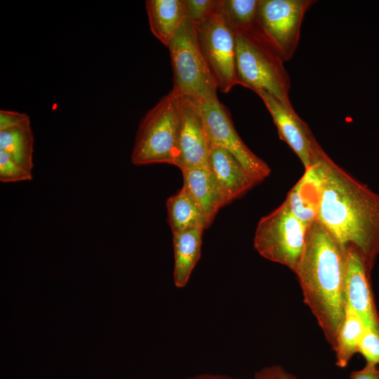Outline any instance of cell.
<instances>
[{
    "label": "cell",
    "instance_id": "21",
    "mask_svg": "<svg viewBox=\"0 0 379 379\" xmlns=\"http://www.w3.org/2000/svg\"><path fill=\"white\" fill-rule=\"evenodd\" d=\"M366 328L361 318L346 306L345 318L333 350L338 366H347L352 357L357 353L359 342Z\"/></svg>",
    "mask_w": 379,
    "mask_h": 379
},
{
    "label": "cell",
    "instance_id": "6",
    "mask_svg": "<svg viewBox=\"0 0 379 379\" xmlns=\"http://www.w3.org/2000/svg\"><path fill=\"white\" fill-rule=\"evenodd\" d=\"M307 227L284 201L259 220L254 248L263 258L281 264L294 272L304 249Z\"/></svg>",
    "mask_w": 379,
    "mask_h": 379
},
{
    "label": "cell",
    "instance_id": "9",
    "mask_svg": "<svg viewBox=\"0 0 379 379\" xmlns=\"http://www.w3.org/2000/svg\"><path fill=\"white\" fill-rule=\"evenodd\" d=\"M197 107L204 118L211 145L229 152L258 182L270 175V168L242 141L228 109L220 102L218 96L208 98Z\"/></svg>",
    "mask_w": 379,
    "mask_h": 379
},
{
    "label": "cell",
    "instance_id": "26",
    "mask_svg": "<svg viewBox=\"0 0 379 379\" xmlns=\"http://www.w3.org/2000/svg\"><path fill=\"white\" fill-rule=\"evenodd\" d=\"M253 379H297L279 365L267 366L258 371Z\"/></svg>",
    "mask_w": 379,
    "mask_h": 379
},
{
    "label": "cell",
    "instance_id": "4",
    "mask_svg": "<svg viewBox=\"0 0 379 379\" xmlns=\"http://www.w3.org/2000/svg\"><path fill=\"white\" fill-rule=\"evenodd\" d=\"M180 113L177 96L171 91L141 120L131 153L136 166L169 164L178 166Z\"/></svg>",
    "mask_w": 379,
    "mask_h": 379
},
{
    "label": "cell",
    "instance_id": "5",
    "mask_svg": "<svg viewBox=\"0 0 379 379\" xmlns=\"http://www.w3.org/2000/svg\"><path fill=\"white\" fill-rule=\"evenodd\" d=\"M168 48L175 95L197 107L218 96V86L199 47L194 24L185 19Z\"/></svg>",
    "mask_w": 379,
    "mask_h": 379
},
{
    "label": "cell",
    "instance_id": "12",
    "mask_svg": "<svg viewBox=\"0 0 379 379\" xmlns=\"http://www.w3.org/2000/svg\"><path fill=\"white\" fill-rule=\"evenodd\" d=\"M347 306L362 320L366 328L379 333V316L368 273L361 254L352 246L347 247L345 279Z\"/></svg>",
    "mask_w": 379,
    "mask_h": 379
},
{
    "label": "cell",
    "instance_id": "28",
    "mask_svg": "<svg viewBox=\"0 0 379 379\" xmlns=\"http://www.w3.org/2000/svg\"><path fill=\"white\" fill-rule=\"evenodd\" d=\"M186 379H237L228 375L218 374H199L193 375Z\"/></svg>",
    "mask_w": 379,
    "mask_h": 379
},
{
    "label": "cell",
    "instance_id": "3",
    "mask_svg": "<svg viewBox=\"0 0 379 379\" xmlns=\"http://www.w3.org/2000/svg\"><path fill=\"white\" fill-rule=\"evenodd\" d=\"M236 36L237 70L239 84L254 92L262 91L286 106L289 100V76L284 61L256 27Z\"/></svg>",
    "mask_w": 379,
    "mask_h": 379
},
{
    "label": "cell",
    "instance_id": "13",
    "mask_svg": "<svg viewBox=\"0 0 379 379\" xmlns=\"http://www.w3.org/2000/svg\"><path fill=\"white\" fill-rule=\"evenodd\" d=\"M208 167L223 206L239 198L258 183L232 154L215 145L210 148Z\"/></svg>",
    "mask_w": 379,
    "mask_h": 379
},
{
    "label": "cell",
    "instance_id": "25",
    "mask_svg": "<svg viewBox=\"0 0 379 379\" xmlns=\"http://www.w3.org/2000/svg\"><path fill=\"white\" fill-rule=\"evenodd\" d=\"M29 119V116L25 113L1 109L0 111V131L18 126Z\"/></svg>",
    "mask_w": 379,
    "mask_h": 379
},
{
    "label": "cell",
    "instance_id": "27",
    "mask_svg": "<svg viewBox=\"0 0 379 379\" xmlns=\"http://www.w3.org/2000/svg\"><path fill=\"white\" fill-rule=\"evenodd\" d=\"M350 379H379V368L375 365L366 364L362 369L352 372Z\"/></svg>",
    "mask_w": 379,
    "mask_h": 379
},
{
    "label": "cell",
    "instance_id": "17",
    "mask_svg": "<svg viewBox=\"0 0 379 379\" xmlns=\"http://www.w3.org/2000/svg\"><path fill=\"white\" fill-rule=\"evenodd\" d=\"M202 229L173 232V281L178 288L185 287L201 257Z\"/></svg>",
    "mask_w": 379,
    "mask_h": 379
},
{
    "label": "cell",
    "instance_id": "7",
    "mask_svg": "<svg viewBox=\"0 0 379 379\" xmlns=\"http://www.w3.org/2000/svg\"><path fill=\"white\" fill-rule=\"evenodd\" d=\"M313 0H259L257 29L284 62L295 52L306 11Z\"/></svg>",
    "mask_w": 379,
    "mask_h": 379
},
{
    "label": "cell",
    "instance_id": "20",
    "mask_svg": "<svg viewBox=\"0 0 379 379\" xmlns=\"http://www.w3.org/2000/svg\"><path fill=\"white\" fill-rule=\"evenodd\" d=\"M259 0H217L215 13L235 34L256 27Z\"/></svg>",
    "mask_w": 379,
    "mask_h": 379
},
{
    "label": "cell",
    "instance_id": "14",
    "mask_svg": "<svg viewBox=\"0 0 379 379\" xmlns=\"http://www.w3.org/2000/svg\"><path fill=\"white\" fill-rule=\"evenodd\" d=\"M324 157L305 169L285 199L295 217L307 227L318 217L324 180Z\"/></svg>",
    "mask_w": 379,
    "mask_h": 379
},
{
    "label": "cell",
    "instance_id": "10",
    "mask_svg": "<svg viewBox=\"0 0 379 379\" xmlns=\"http://www.w3.org/2000/svg\"><path fill=\"white\" fill-rule=\"evenodd\" d=\"M262 99L274 123L279 138L294 151L307 168L318 163L326 154L308 125L293 108H290L266 92H255Z\"/></svg>",
    "mask_w": 379,
    "mask_h": 379
},
{
    "label": "cell",
    "instance_id": "11",
    "mask_svg": "<svg viewBox=\"0 0 379 379\" xmlns=\"http://www.w3.org/2000/svg\"><path fill=\"white\" fill-rule=\"evenodd\" d=\"M177 98L180 113L177 167L180 170L191 167H208L211 145L201 112L190 102L178 96Z\"/></svg>",
    "mask_w": 379,
    "mask_h": 379
},
{
    "label": "cell",
    "instance_id": "23",
    "mask_svg": "<svg viewBox=\"0 0 379 379\" xmlns=\"http://www.w3.org/2000/svg\"><path fill=\"white\" fill-rule=\"evenodd\" d=\"M185 18L196 26L209 18L215 11L217 0H184Z\"/></svg>",
    "mask_w": 379,
    "mask_h": 379
},
{
    "label": "cell",
    "instance_id": "15",
    "mask_svg": "<svg viewBox=\"0 0 379 379\" xmlns=\"http://www.w3.org/2000/svg\"><path fill=\"white\" fill-rule=\"evenodd\" d=\"M183 187L203 213L207 228L211 225L222 203L218 187L208 167H191L181 170Z\"/></svg>",
    "mask_w": 379,
    "mask_h": 379
},
{
    "label": "cell",
    "instance_id": "2",
    "mask_svg": "<svg viewBox=\"0 0 379 379\" xmlns=\"http://www.w3.org/2000/svg\"><path fill=\"white\" fill-rule=\"evenodd\" d=\"M347 248L317 220L311 223L294 273L304 302L334 350L345 310Z\"/></svg>",
    "mask_w": 379,
    "mask_h": 379
},
{
    "label": "cell",
    "instance_id": "1",
    "mask_svg": "<svg viewBox=\"0 0 379 379\" xmlns=\"http://www.w3.org/2000/svg\"><path fill=\"white\" fill-rule=\"evenodd\" d=\"M324 180L319 220L343 246L354 247L371 275L379 255V194L323 159Z\"/></svg>",
    "mask_w": 379,
    "mask_h": 379
},
{
    "label": "cell",
    "instance_id": "18",
    "mask_svg": "<svg viewBox=\"0 0 379 379\" xmlns=\"http://www.w3.org/2000/svg\"><path fill=\"white\" fill-rule=\"evenodd\" d=\"M168 223L172 233L191 229H206L203 213L187 191L182 187L166 200Z\"/></svg>",
    "mask_w": 379,
    "mask_h": 379
},
{
    "label": "cell",
    "instance_id": "24",
    "mask_svg": "<svg viewBox=\"0 0 379 379\" xmlns=\"http://www.w3.org/2000/svg\"><path fill=\"white\" fill-rule=\"evenodd\" d=\"M357 353L366 359V364H379V333L366 328L359 342Z\"/></svg>",
    "mask_w": 379,
    "mask_h": 379
},
{
    "label": "cell",
    "instance_id": "22",
    "mask_svg": "<svg viewBox=\"0 0 379 379\" xmlns=\"http://www.w3.org/2000/svg\"><path fill=\"white\" fill-rule=\"evenodd\" d=\"M32 179V174L28 172L8 154L0 150V180L2 182H16Z\"/></svg>",
    "mask_w": 379,
    "mask_h": 379
},
{
    "label": "cell",
    "instance_id": "19",
    "mask_svg": "<svg viewBox=\"0 0 379 379\" xmlns=\"http://www.w3.org/2000/svg\"><path fill=\"white\" fill-rule=\"evenodd\" d=\"M0 150L32 173L34 136L29 119L18 126L0 131Z\"/></svg>",
    "mask_w": 379,
    "mask_h": 379
},
{
    "label": "cell",
    "instance_id": "8",
    "mask_svg": "<svg viewBox=\"0 0 379 379\" xmlns=\"http://www.w3.org/2000/svg\"><path fill=\"white\" fill-rule=\"evenodd\" d=\"M196 27L199 49L218 88L228 93L239 84L236 36L216 13Z\"/></svg>",
    "mask_w": 379,
    "mask_h": 379
},
{
    "label": "cell",
    "instance_id": "16",
    "mask_svg": "<svg viewBox=\"0 0 379 379\" xmlns=\"http://www.w3.org/2000/svg\"><path fill=\"white\" fill-rule=\"evenodd\" d=\"M145 5L151 32L168 47L186 19L184 0H147Z\"/></svg>",
    "mask_w": 379,
    "mask_h": 379
}]
</instances>
